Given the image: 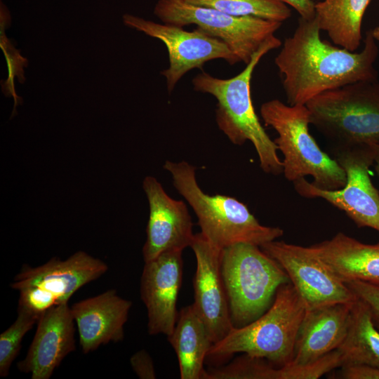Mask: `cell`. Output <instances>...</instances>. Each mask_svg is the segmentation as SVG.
<instances>
[{
	"label": "cell",
	"mask_w": 379,
	"mask_h": 379,
	"mask_svg": "<svg viewBox=\"0 0 379 379\" xmlns=\"http://www.w3.org/2000/svg\"><path fill=\"white\" fill-rule=\"evenodd\" d=\"M320 32L315 18L300 17L274 59L290 105H305L323 92L350 84L378 79L374 63L379 49L371 29L366 32L359 53L321 40Z\"/></svg>",
	"instance_id": "obj_1"
},
{
	"label": "cell",
	"mask_w": 379,
	"mask_h": 379,
	"mask_svg": "<svg viewBox=\"0 0 379 379\" xmlns=\"http://www.w3.org/2000/svg\"><path fill=\"white\" fill-rule=\"evenodd\" d=\"M281 46V41L274 36L254 54L239 74L232 78H216L202 72L192 81L196 91L208 93L216 99L215 120L219 129L234 145H242L250 141L257 152L261 169L274 175L283 173V163L277 154V146L265 132L255 112L251 81L262 57Z\"/></svg>",
	"instance_id": "obj_2"
},
{
	"label": "cell",
	"mask_w": 379,
	"mask_h": 379,
	"mask_svg": "<svg viewBox=\"0 0 379 379\" xmlns=\"http://www.w3.org/2000/svg\"><path fill=\"white\" fill-rule=\"evenodd\" d=\"M164 168L195 213L201 233L217 248L224 249L240 243L261 246L284 234L280 227L261 225L235 198L205 193L197 182L195 167L187 161H166Z\"/></svg>",
	"instance_id": "obj_3"
},
{
	"label": "cell",
	"mask_w": 379,
	"mask_h": 379,
	"mask_svg": "<svg viewBox=\"0 0 379 379\" xmlns=\"http://www.w3.org/2000/svg\"><path fill=\"white\" fill-rule=\"evenodd\" d=\"M260 112L265 125L278 134L274 142L283 154L286 180L293 182L310 175L312 184L322 190L345 186V171L319 147L310 133V111L305 105H286L273 99L262 103Z\"/></svg>",
	"instance_id": "obj_4"
},
{
	"label": "cell",
	"mask_w": 379,
	"mask_h": 379,
	"mask_svg": "<svg viewBox=\"0 0 379 379\" xmlns=\"http://www.w3.org/2000/svg\"><path fill=\"white\" fill-rule=\"evenodd\" d=\"M305 305L291 282L281 286L269 309L241 327H234L213 344L208 356L227 357L244 353L281 367L291 363Z\"/></svg>",
	"instance_id": "obj_5"
},
{
	"label": "cell",
	"mask_w": 379,
	"mask_h": 379,
	"mask_svg": "<svg viewBox=\"0 0 379 379\" xmlns=\"http://www.w3.org/2000/svg\"><path fill=\"white\" fill-rule=\"evenodd\" d=\"M221 273L234 327L264 314L279 288L290 282L281 266L256 245L240 243L222 251Z\"/></svg>",
	"instance_id": "obj_6"
},
{
	"label": "cell",
	"mask_w": 379,
	"mask_h": 379,
	"mask_svg": "<svg viewBox=\"0 0 379 379\" xmlns=\"http://www.w3.org/2000/svg\"><path fill=\"white\" fill-rule=\"evenodd\" d=\"M310 124L333 148L379 141V80L361 81L323 92L308 101Z\"/></svg>",
	"instance_id": "obj_7"
},
{
	"label": "cell",
	"mask_w": 379,
	"mask_h": 379,
	"mask_svg": "<svg viewBox=\"0 0 379 379\" xmlns=\"http://www.w3.org/2000/svg\"><path fill=\"white\" fill-rule=\"evenodd\" d=\"M107 270L105 262L80 251L65 260L53 257L36 267L23 265L10 286L19 292L18 308L40 317L51 307L67 304L80 288Z\"/></svg>",
	"instance_id": "obj_8"
},
{
	"label": "cell",
	"mask_w": 379,
	"mask_h": 379,
	"mask_svg": "<svg viewBox=\"0 0 379 379\" xmlns=\"http://www.w3.org/2000/svg\"><path fill=\"white\" fill-rule=\"evenodd\" d=\"M154 13L165 24L182 27L196 25L222 41L239 61L246 65L274 36L282 24L254 16H234L183 0H159Z\"/></svg>",
	"instance_id": "obj_9"
},
{
	"label": "cell",
	"mask_w": 379,
	"mask_h": 379,
	"mask_svg": "<svg viewBox=\"0 0 379 379\" xmlns=\"http://www.w3.org/2000/svg\"><path fill=\"white\" fill-rule=\"evenodd\" d=\"M373 144H359L333 148V159L346 175L345 186L338 190H322L305 178L293 182L299 195L321 198L343 211L358 227L379 232V192L373 186L369 168L374 164Z\"/></svg>",
	"instance_id": "obj_10"
},
{
	"label": "cell",
	"mask_w": 379,
	"mask_h": 379,
	"mask_svg": "<svg viewBox=\"0 0 379 379\" xmlns=\"http://www.w3.org/2000/svg\"><path fill=\"white\" fill-rule=\"evenodd\" d=\"M123 20L126 26L159 39L166 45L169 67L161 74L166 78L169 93L187 72L194 68L201 69L208 61L222 59L230 65L239 62L222 41L198 27L188 31L182 27L161 25L130 14L124 15Z\"/></svg>",
	"instance_id": "obj_11"
},
{
	"label": "cell",
	"mask_w": 379,
	"mask_h": 379,
	"mask_svg": "<svg viewBox=\"0 0 379 379\" xmlns=\"http://www.w3.org/2000/svg\"><path fill=\"white\" fill-rule=\"evenodd\" d=\"M260 247L284 270L306 309L357 300L310 246L274 240Z\"/></svg>",
	"instance_id": "obj_12"
},
{
	"label": "cell",
	"mask_w": 379,
	"mask_h": 379,
	"mask_svg": "<svg viewBox=\"0 0 379 379\" xmlns=\"http://www.w3.org/2000/svg\"><path fill=\"white\" fill-rule=\"evenodd\" d=\"M190 247L197 260L192 305L206 324L214 344L234 328L221 273L222 249L211 244L201 232L194 234Z\"/></svg>",
	"instance_id": "obj_13"
},
{
	"label": "cell",
	"mask_w": 379,
	"mask_h": 379,
	"mask_svg": "<svg viewBox=\"0 0 379 379\" xmlns=\"http://www.w3.org/2000/svg\"><path fill=\"white\" fill-rule=\"evenodd\" d=\"M182 251H165L145 262L140 296L147 311V328L150 335H170L178 312L177 301L182 278Z\"/></svg>",
	"instance_id": "obj_14"
},
{
	"label": "cell",
	"mask_w": 379,
	"mask_h": 379,
	"mask_svg": "<svg viewBox=\"0 0 379 379\" xmlns=\"http://www.w3.org/2000/svg\"><path fill=\"white\" fill-rule=\"evenodd\" d=\"M142 187L149 209L147 239L142 248L144 262L153 260L165 251H183L190 247L194 234L185 203L170 197L152 176L144 178Z\"/></svg>",
	"instance_id": "obj_15"
},
{
	"label": "cell",
	"mask_w": 379,
	"mask_h": 379,
	"mask_svg": "<svg viewBox=\"0 0 379 379\" xmlns=\"http://www.w3.org/2000/svg\"><path fill=\"white\" fill-rule=\"evenodd\" d=\"M74 323L68 303L44 312L26 357L17 363L18 370L30 374L32 379H49L65 357L76 349Z\"/></svg>",
	"instance_id": "obj_16"
},
{
	"label": "cell",
	"mask_w": 379,
	"mask_h": 379,
	"mask_svg": "<svg viewBox=\"0 0 379 379\" xmlns=\"http://www.w3.org/2000/svg\"><path fill=\"white\" fill-rule=\"evenodd\" d=\"M133 303L109 289L73 304L70 308L77 324L79 344L84 354L124 337V326Z\"/></svg>",
	"instance_id": "obj_17"
},
{
	"label": "cell",
	"mask_w": 379,
	"mask_h": 379,
	"mask_svg": "<svg viewBox=\"0 0 379 379\" xmlns=\"http://www.w3.org/2000/svg\"><path fill=\"white\" fill-rule=\"evenodd\" d=\"M354 302L333 303L306 309L291 364H308L338 350L347 335Z\"/></svg>",
	"instance_id": "obj_18"
},
{
	"label": "cell",
	"mask_w": 379,
	"mask_h": 379,
	"mask_svg": "<svg viewBox=\"0 0 379 379\" xmlns=\"http://www.w3.org/2000/svg\"><path fill=\"white\" fill-rule=\"evenodd\" d=\"M342 281L379 286V243L364 244L343 232L310 246Z\"/></svg>",
	"instance_id": "obj_19"
},
{
	"label": "cell",
	"mask_w": 379,
	"mask_h": 379,
	"mask_svg": "<svg viewBox=\"0 0 379 379\" xmlns=\"http://www.w3.org/2000/svg\"><path fill=\"white\" fill-rule=\"evenodd\" d=\"M179 364L181 379H204V361L213 343L192 305L182 308L172 333L167 336Z\"/></svg>",
	"instance_id": "obj_20"
},
{
	"label": "cell",
	"mask_w": 379,
	"mask_h": 379,
	"mask_svg": "<svg viewBox=\"0 0 379 379\" xmlns=\"http://www.w3.org/2000/svg\"><path fill=\"white\" fill-rule=\"evenodd\" d=\"M371 0H324L315 4V19L337 46L355 52L362 39L361 23Z\"/></svg>",
	"instance_id": "obj_21"
},
{
	"label": "cell",
	"mask_w": 379,
	"mask_h": 379,
	"mask_svg": "<svg viewBox=\"0 0 379 379\" xmlns=\"http://www.w3.org/2000/svg\"><path fill=\"white\" fill-rule=\"evenodd\" d=\"M338 350L342 366L362 364L379 368V330L366 305L358 298L352 307L347 335Z\"/></svg>",
	"instance_id": "obj_22"
},
{
	"label": "cell",
	"mask_w": 379,
	"mask_h": 379,
	"mask_svg": "<svg viewBox=\"0 0 379 379\" xmlns=\"http://www.w3.org/2000/svg\"><path fill=\"white\" fill-rule=\"evenodd\" d=\"M197 6L212 8L234 16H254L283 22L291 15L286 4L279 0H183Z\"/></svg>",
	"instance_id": "obj_23"
},
{
	"label": "cell",
	"mask_w": 379,
	"mask_h": 379,
	"mask_svg": "<svg viewBox=\"0 0 379 379\" xmlns=\"http://www.w3.org/2000/svg\"><path fill=\"white\" fill-rule=\"evenodd\" d=\"M39 317L22 309L18 308L15 321L0 335V376L9 375L13 361L21 348L25 334L37 323Z\"/></svg>",
	"instance_id": "obj_24"
},
{
	"label": "cell",
	"mask_w": 379,
	"mask_h": 379,
	"mask_svg": "<svg viewBox=\"0 0 379 379\" xmlns=\"http://www.w3.org/2000/svg\"><path fill=\"white\" fill-rule=\"evenodd\" d=\"M1 48L3 50L8 69V79L1 83L2 91L6 96H13L15 101L14 110L18 103H20V98L17 95L15 91V85L13 79L15 77H18V79L20 83H23L25 80L24 77V71L22 67L27 66V60L22 57L20 51L16 50L11 44L10 41L4 34L5 23H1ZM13 110V111H14Z\"/></svg>",
	"instance_id": "obj_25"
},
{
	"label": "cell",
	"mask_w": 379,
	"mask_h": 379,
	"mask_svg": "<svg viewBox=\"0 0 379 379\" xmlns=\"http://www.w3.org/2000/svg\"><path fill=\"white\" fill-rule=\"evenodd\" d=\"M345 284L357 298L366 305L375 327L379 330V286L361 281Z\"/></svg>",
	"instance_id": "obj_26"
},
{
	"label": "cell",
	"mask_w": 379,
	"mask_h": 379,
	"mask_svg": "<svg viewBox=\"0 0 379 379\" xmlns=\"http://www.w3.org/2000/svg\"><path fill=\"white\" fill-rule=\"evenodd\" d=\"M130 363L139 378L155 379L157 378L152 359L146 350H141L133 354L130 359Z\"/></svg>",
	"instance_id": "obj_27"
},
{
	"label": "cell",
	"mask_w": 379,
	"mask_h": 379,
	"mask_svg": "<svg viewBox=\"0 0 379 379\" xmlns=\"http://www.w3.org/2000/svg\"><path fill=\"white\" fill-rule=\"evenodd\" d=\"M338 378L343 379H379V368L367 364L343 366Z\"/></svg>",
	"instance_id": "obj_28"
},
{
	"label": "cell",
	"mask_w": 379,
	"mask_h": 379,
	"mask_svg": "<svg viewBox=\"0 0 379 379\" xmlns=\"http://www.w3.org/2000/svg\"><path fill=\"white\" fill-rule=\"evenodd\" d=\"M279 1L293 8L303 19L310 20L315 18V3L312 0Z\"/></svg>",
	"instance_id": "obj_29"
},
{
	"label": "cell",
	"mask_w": 379,
	"mask_h": 379,
	"mask_svg": "<svg viewBox=\"0 0 379 379\" xmlns=\"http://www.w3.org/2000/svg\"><path fill=\"white\" fill-rule=\"evenodd\" d=\"M375 156H374V163H375V169L379 177V141L375 143Z\"/></svg>",
	"instance_id": "obj_30"
},
{
	"label": "cell",
	"mask_w": 379,
	"mask_h": 379,
	"mask_svg": "<svg viewBox=\"0 0 379 379\" xmlns=\"http://www.w3.org/2000/svg\"><path fill=\"white\" fill-rule=\"evenodd\" d=\"M371 32L375 41H379V26H377L374 29H371Z\"/></svg>",
	"instance_id": "obj_31"
}]
</instances>
